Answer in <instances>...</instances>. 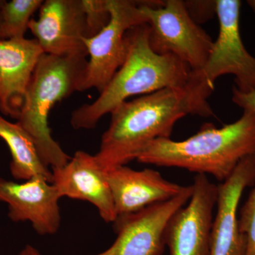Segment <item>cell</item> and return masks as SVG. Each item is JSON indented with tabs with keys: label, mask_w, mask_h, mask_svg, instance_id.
Listing matches in <instances>:
<instances>
[{
	"label": "cell",
	"mask_w": 255,
	"mask_h": 255,
	"mask_svg": "<svg viewBox=\"0 0 255 255\" xmlns=\"http://www.w3.org/2000/svg\"><path fill=\"white\" fill-rule=\"evenodd\" d=\"M214 89L191 71L184 86L169 87L128 100L111 113L108 129L96 154L102 169L126 165L157 139L170 138L176 123L187 115L214 117L208 99Z\"/></svg>",
	"instance_id": "cell-1"
},
{
	"label": "cell",
	"mask_w": 255,
	"mask_h": 255,
	"mask_svg": "<svg viewBox=\"0 0 255 255\" xmlns=\"http://www.w3.org/2000/svg\"><path fill=\"white\" fill-rule=\"evenodd\" d=\"M149 36L147 23L137 25L127 32L125 61L95 102L73 111L70 124L74 129L95 128L102 117L133 96L148 95L187 83L191 68L174 55L154 52Z\"/></svg>",
	"instance_id": "cell-2"
},
{
	"label": "cell",
	"mask_w": 255,
	"mask_h": 255,
	"mask_svg": "<svg viewBox=\"0 0 255 255\" xmlns=\"http://www.w3.org/2000/svg\"><path fill=\"white\" fill-rule=\"evenodd\" d=\"M255 154V114L243 111L241 118L221 128L205 124L190 137L175 141L157 139L137 157L140 163L177 167L210 174L224 182L242 159Z\"/></svg>",
	"instance_id": "cell-3"
},
{
	"label": "cell",
	"mask_w": 255,
	"mask_h": 255,
	"mask_svg": "<svg viewBox=\"0 0 255 255\" xmlns=\"http://www.w3.org/2000/svg\"><path fill=\"white\" fill-rule=\"evenodd\" d=\"M87 57L43 53L32 75L17 120L36 143L43 163L51 169L63 167L71 157L52 136L48 117L57 103L79 92Z\"/></svg>",
	"instance_id": "cell-4"
},
{
	"label": "cell",
	"mask_w": 255,
	"mask_h": 255,
	"mask_svg": "<svg viewBox=\"0 0 255 255\" xmlns=\"http://www.w3.org/2000/svg\"><path fill=\"white\" fill-rule=\"evenodd\" d=\"M139 6L150 28L154 52L177 57L192 71L203 68L214 41L191 18L184 1H139Z\"/></svg>",
	"instance_id": "cell-5"
},
{
	"label": "cell",
	"mask_w": 255,
	"mask_h": 255,
	"mask_svg": "<svg viewBox=\"0 0 255 255\" xmlns=\"http://www.w3.org/2000/svg\"><path fill=\"white\" fill-rule=\"evenodd\" d=\"M110 22L91 38H84L87 52L79 92L95 89L101 93L125 61L127 53L126 35L130 28L146 23L139 1L107 0Z\"/></svg>",
	"instance_id": "cell-6"
},
{
	"label": "cell",
	"mask_w": 255,
	"mask_h": 255,
	"mask_svg": "<svg viewBox=\"0 0 255 255\" xmlns=\"http://www.w3.org/2000/svg\"><path fill=\"white\" fill-rule=\"evenodd\" d=\"M241 1L216 0L219 33L205 65L194 72L206 85L214 88L215 82L225 75L235 77L238 91H255V57L247 50L240 30Z\"/></svg>",
	"instance_id": "cell-7"
},
{
	"label": "cell",
	"mask_w": 255,
	"mask_h": 255,
	"mask_svg": "<svg viewBox=\"0 0 255 255\" xmlns=\"http://www.w3.org/2000/svg\"><path fill=\"white\" fill-rule=\"evenodd\" d=\"M192 187L185 186L175 197L117 217V237L108 249L95 255H162L169 220L190 199Z\"/></svg>",
	"instance_id": "cell-8"
},
{
	"label": "cell",
	"mask_w": 255,
	"mask_h": 255,
	"mask_svg": "<svg viewBox=\"0 0 255 255\" xmlns=\"http://www.w3.org/2000/svg\"><path fill=\"white\" fill-rule=\"evenodd\" d=\"M185 206L169 220L164 241L169 255H209L218 185L205 174H196Z\"/></svg>",
	"instance_id": "cell-9"
},
{
	"label": "cell",
	"mask_w": 255,
	"mask_h": 255,
	"mask_svg": "<svg viewBox=\"0 0 255 255\" xmlns=\"http://www.w3.org/2000/svg\"><path fill=\"white\" fill-rule=\"evenodd\" d=\"M28 29L43 53L58 56L87 55L86 16L82 0L43 1L37 18H31Z\"/></svg>",
	"instance_id": "cell-10"
},
{
	"label": "cell",
	"mask_w": 255,
	"mask_h": 255,
	"mask_svg": "<svg viewBox=\"0 0 255 255\" xmlns=\"http://www.w3.org/2000/svg\"><path fill=\"white\" fill-rule=\"evenodd\" d=\"M255 182V154L242 159L232 174L218 185L209 255H246L248 239L240 231L238 205L243 191Z\"/></svg>",
	"instance_id": "cell-11"
},
{
	"label": "cell",
	"mask_w": 255,
	"mask_h": 255,
	"mask_svg": "<svg viewBox=\"0 0 255 255\" xmlns=\"http://www.w3.org/2000/svg\"><path fill=\"white\" fill-rule=\"evenodd\" d=\"M60 199L54 184L43 178H32L22 183L0 178V201L7 204L10 220L28 221L40 236L54 235L59 230Z\"/></svg>",
	"instance_id": "cell-12"
},
{
	"label": "cell",
	"mask_w": 255,
	"mask_h": 255,
	"mask_svg": "<svg viewBox=\"0 0 255 255\" xmlns=\"http://www.w3.org/2000/svg\"><path fill=\"white\" fill-rule=\"evenodd\" d=\"M51 171L52 184L61 198L87 201L97 208L106 223L115 222L117 214L110 185L95 155L77 151L65 166Z\"/></svg>",
	"instance_id": "cell-13"
},
{
	"label": "cell",
	"mask_w": 255,
	"mask_h": 255,
	"mask_svg": "<svg viewBox=\"0 0 255 255\" xmlns=\"http://www.w3.org/2000/svg\"><path fill=\"white\" fill-rule=\"evenodd\" d=\"M105 171L117 217L168 201L185 188L164 179L155 169L138 171L121 165Z\"/></svg>",
	"instance_id": "cell-14"
},
{
	"label": "cell",
	"mask_w": 255,
	"mask_h": 255,
	"mask_svg": "<svg viewBox=\"0 0 255 255\" xmlns=\"http://www.w3.org/2000/svg\"><path fill=\"white\" fill-rule=\"evenodd\" d=\"M43 50L36 39L0 40V114L18 120Z\"/></svg>",
	"instance_id": "cell-15"
},
{
	"label": "cell",
	"mask_w": 255,
	"mask_h": 255,
	"mask_svg": "<svg viewBox=\"0 0 255 255\" xmlns=\"http://www.w3.org/2000/svg\"><path fill=\"white\" fill-rule=\"evenodd\" d=\"M0 137L11 152V176L17 180L27 181L41 177L52 183L53 174L43 163L36 143L18 122L11 123L0 114Z\"/></svg>",
	"instance_id": "cell-16"
},
{
	"label": "cell",
	"mask_w": 255,
	"mask_h": 255,
	"mask_svg": "<svg viewBox=\"0 0 255 255\" xmlns=\"http://www.w3.org/2000/svg\"><path fill=\"white\" fill-rule=\"evenodd\" d=\"M43 2V0L0 1L1 40L25 38L31 16Z\"/></svg>",
	"instance_id": "cell-17"
},
{
	"label": "cell",
	"mask_w": 255,
	"mask_h": 255,
	"mask_svg": "<svg viewBox=\"0 0 255 255\" xmlns=\"http://www.w3.org/2000/svg\"><path fill=\"white\" fill-rule=\"evenodd\" d=\"M86 16V36L91 38L110 22L111 13L107 0H82Z\"/></svg>",
	"instance_id": "cell-18"
},
{
	"label": "cell",
	"mask_w": 255,
	"mask_h": 255,
	"mask_svg": "<svg viewBox=\"0 0 255 255\" xmlns=\"http://www.w3.org/2000/svg\"><path fill=\"white\" fill-rule=\"evenodd\" d=\"M238 220L240 231L248 239L246 255H255V182Z\"/></svg>",
	"instance_id": "cell-19"
},
{
	"label": "cell",
	"mask_w": 255,
	"mask_h": 255,
	"mask_svg": "<svg viewBox=\"0 0 255 255\" xmlns=\"http://www.w3.org/2000/svg\"><path fill=\"white\" fill-rule=\"evenodd\" d=\"M188 13L196 23L208 21L216 15V1H184Z\"/></svg>",
	"instance_id": "cell-20"
},
{
	"label": "cell",
	"mask_w": 255,
	"mask_h": 255,
	"mask_svg": "<svg viewBox=\"0 0 255 255\" xmlns=\"http://www.w3.org/2000/svg\"><path fill=\"white\" fill-rule=\"evenodd\" d=\"M232 101L243 111H248L255 114V91L243 93L238 91L234 87L233 88Z\"/></svg>",
	"instance_id": "cell-21"
},
{
	"label": "cell",
	"mask_w": 255,
	"mask_h": 255,
	"mask_svg": "<svg viewBox=\"0 0 255 255\" xmlns=\"http://www.w3.org/2000/svg\"><path fill=\"white\" fill-rule=\"evenodd\" d=\"M18 255H43L40 253L36 248H35L34 247L29 246V245H27V246H25L24 248H23L22 251L20 252L19 254Z\"/></svg>",
	"instance_id": "cell-22"
},
{
	"label": "cell",
	"mask_w": 255,
	"mask_h": 255,
	"mask_svg": "<svg viewBox=\"0 0 255 255\" xmlns=\"http://www.w3.org/2000/svg\"><path fill=\"white\" fill-rule=\"evenodd\" d=\"M247 3L249 5L250 7L253 10V12L255 14V0H248L247 1Z\"/></svg>",
	"instance_id": "cell-23"
},
{
	"label": "cell",
	"mask_w": 255,
	"mask_h": 255,
	"mask_svg": "<svg viewBox=\"0 0 255 255\" xmlns=\"http://www.w3.org/2000/svg\"><path fill=\"white\" fill-rule=\"evenodd\" d=\"M1 13H0V31H1ZM0 40H1V35H0Z\"/></svg>",
	"instance_id": "cell-24"
}]
</instances>
